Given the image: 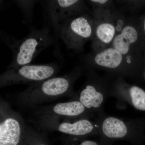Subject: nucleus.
Listing matches in <instances>:
<instances>
[{"instance_id":"1","label":"nucleus","mask_w":145,"mask_h":145,"mask_svg":"<svg viewBox=\"0 0 145 145\" xmlns=\"http://www.w3.org/2000/svg\"><path fill=\"white\" fill-rule=\"evenodd\" d=\"M1 38L12 52V61L7 70L30 64L41 52L51 46L55 40L46 27L32 29L21 40H16L3 31Z\"/></svg>"},{"instance_id":"2","label":"nucleus","mask_w":145,"mask_h":145,"mask_svg":"<svg viewBox=\"0 0 145 145\" xmlns=\"http://www.w3.org/2000/svg\"><path fill=\"white\" fill-rule=\"evenodd\" d=\"M71 84L70 75L55 76L29 86L15 94L14 99L21 106L34 107L67 96L70 92Z\"/></svg>"},{"instance_id":"3","label":"nucleus","mask_w":145,"mask_h":145,"mask_svg":"<svg viewBox=\"0 0 145 145\" xmlns=\"http://www.w3.org/2000/svg\"><path fill=\"white\" fill-rule=\"evenodd\" d=\"M61 66L56 63L42 65L29 64L6 70L0 75V87L18 84L29 86L56 76Z\"/></svg>"},{"instance_id":"4","label":"nucleus","mask_w":145,"mask_h":145,"mask_svg":"<svg viewBox=\"0 0 145 145\" xmlns=\"http://www.w3.org/2000/svg\"><path fill=\"white\" fill-rule=\"evenodd\" d=\"M30 128L20 114L3 99L0 101V145H19L28 135Z\"/></svg>"},{"instance_id":"5","label":"nucleus","mask_w":145,"mask_h":145,"mask_svg":"<svg viewBox=\"0 0 145 145\" xmlns=\"http://www.w3.org/2000/svg\"><path fill=\"white\" fill-rule=\"evenodd\" d=\"M92 28L88 16H82L69 19L63 23L56 36H59L69 49L77 50L91 36Z\"/></svg>"},{"instance_id":"6","label":"nucleus","mask_w":145,"mask_h":145,"mask_svg":"<svg viewBox=\"0 0 145 145\" xmlns=\"http://www.w3.org/2000/svg\"><path fill=\"white\" fill-rule=\"evenodd\" d=\"M37 122L43 129L76 136L86 135L93 129L92 123L84 119L72 122L69 118L39 116Z\"/></svg>"},{"instance_id":"7","label":"nucleus","mask_w":145,"mask_h":145,"mask_svg":"<svg viewBox=\"0 0 145 145\" xmlns=\"http://www.w3.org/2000/svg\"><path fill=\"white\" fill-rule=\"evenodd\" d=\"M48 10L57 34L61 25L65 21L70 19L78 11L79 3L78 0H52L46 1Z\"/></svg>"},{"instance_id":"8","label":"nucleus","mask_w":145,"mask_h":145,"mask_svg":"<svg viewBox=\"0 0 145 145\" xmlns=\"http://www.w3.org/2000/svg\"><path fill=\"white\" fill-rule=\"evenodd\" d=\"M85 109L79 101L59 103L43 108L39 116L70 118L83 114Z\"/></svg>"},{"instance_id":"9","label":"nucleus","mask_w":145,"mask_h":145,"mask_svg":"<svg viewBox=\"0 0 145 145\" xmlns=\"http://www.w3.org/2000/svg\"><path fill=\"white\" fill-rule=\"evenodd\" d=\"M138 38L136 29L133 27L127 26L123 29L121 34L115 36L112 42L113 48L123 54L129 51L130 45L135 42Z\"/></svg>"},{"instance_id":"10","label":"nucleus","mask_w":145,"mask_h":145,"mask_svg":"<svg viewBox=\"0 0 145 145\" xmlns=\"http://www.w3.org/2000/svg\"><path fill=\"white\" fill-rule=\"evenodd\" d=\"M123 59L122 54L114 48H108L96 54L94 59L97 65L109 68L119 67Z\"/></svg>"},{"instance_id":"11","label":"nucleus","mask_w":145,"mask_h":145,"mask_svg":"<svg viewBox=\"0 0 145 145\" xmlns=\"http://www.w3.org/2000/svg\"><path fill=\"white\" fill-rule=\"evenodd\" d=\"M104 134L110 138H121L127 133V128L123 122L114 117H108L103 124Z\"/></svg>"},{"instance_id":"12","label":"nucleus","mask_w":145,"mask_h":145,"mask_svg":"<svg viewBox=\"0 0 145 145\" xmlns=\"http://www.w3.org/2000/svg\"><path fill=\"white\" fill-rule=\"evenodd\" d=\"M80 102L86 108H99L103 101L102 94L98 92L93 86L87 85L80 93Z\"/></svg>"},{"instance_id":"13","label":"nucleus","mask_w":145,"mask_h":145,"mask_svg":"<svg viewBox=\"0 0 145 145\" xmlns=\"http://www.w3.org/2000/svg\"><path fill=\"white\" fill-rule=\"evenodd\" d=\"M96 35L102 42L108 44L113 40L115 33V28L114 25L110 23L101 24L97 26L96 29Z\"/></svg>"},{"instance_id":"14","label":"nucleus","mask_w":145,"mask_h":145,"mask_svg":"<svg viewBox=\"0 0 145 145\" xmlns=\"http://www.w3.org/2000/svg\"><path fill=\"white\" fill-rule=\"evenodd\" d=\"M132 103L135 108L145 110V91L138 87L133 86L130 89Z\"/></svg>"},{"instance_id":"15","label":"nucleus","mask_w":145,"mask_h":145,"mask_svg":"<svg viewBox=\"0 0 145 145\" xmlns=\"http://www.w3.org/2000/svg\"><path fill=\"white\" fill-rule=\"evenodd\" d=\"M15 2L23 11L24 16V23H30L32 20L34 6L38 1H16Z\"/></svg>"},{"instance_id":"16","label":"nucleus","mask_w":145,"mask_h":145,"mask_svg":"<svg viewBox=\"0 0 145 145\" xmlns=\"http://www.w3.org/2000/svg\"><path fill=\"white\" fill-rule=\"evenodd\" d=\"M80 145H98L95 142L92 141H85L81 143Z\"/></svg>"},{"instance_id":"17","label":"nucleus","mask_w":145,"mask_h":145,"mask_svg":"<svg viewBox=\"0 0 145 145\" xmlns=\"http://www.w3.org/2000/svg\"><path fill=\"white\" fill-rule=\"evenodd\" d=\"M90 1L92 3H98L101 4H104L107 2L108 1L107 0H91Z\"/></svg>"},{"instance_id":"18","label":"nucleus","mask_w":145,"mask_h":145,"mask_svg":"<svg viewBox=\"0 0 145 145\" xmlns=\"http://www.w3.org/2000/svg\"><path fill=\"white\" fill-rule=\"evenodd\" d=\"M36 145H46L44 144H37Z\"/></svg>"},{"instance_id":"19","label":"nucleus","mask_w":145,"mask_h":145,"mask_svg":"<svg viewBox=\"0 0 145 145\" xmlns=\"http://www.w3.org/2000/svg\"><path fill=\"white\" fill-rule=\"evenodd\" d=\"M144 29H145V21H144Z\"/></svg>"}]
</instances>
